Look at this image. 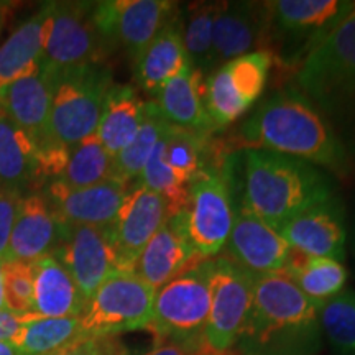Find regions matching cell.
<instances>
[{
  "label": "cell",
  "instance_id": "1",
  "mask_svg": "<svg viewBox=\"0 0 355 355\" xmlns=\"http://www.w3.org/2000/svg\"><path fill=\"white\" fill-rule=\"evenodd\" d=\"M245 148L270 150L345 175L350 159L344 141L298 89H283L259 105L241 128Z\"/></svg>",
  "mask_w": 355,
  "mask_h": 355
},
{
  "label": "cell",
  "instance_id": "2",
  "mask_svg": "<svg viewBox=\"0 0 355 355\" xmlns=\"http://www.w3.org/2000/svg\"><path fill=\"white\" fill-rule=\"evenodd\" d=\"M318 308L285 273L255 275L235 355H318Z\"/></svg>",
  "mask_w": 355,
  "mask_h": 355
},
{
  "label": "cell",
  "instance_id": "3",
  "mask_svg": "<svg viewBox=\"0 0 355 355\" xmlns=\"http://www.w3.org/2000/svg\"><path fill=\"white\" fill-rule=\"evenodd\" d=\"M243 157L242 206L275 230L336 196L329 178L308 162L260 148H245Z\"/></svg>",
  "mask_w": 355,
  "mask_h": 355
},
{
  "label": "cell",
  "instance_id": "4",
  "mask_svg": "<svg viewBox=\"0 0 355 355\" xmlns=\"http://www.w3.org/2000/svg\"><path fill=\"white\" fill-rule=\"evenodd\" d=\"M298 91L355 145V13L300 66Z\"/></svg>",
  "mask_w": 355,
  "mask_h": 355
},
{
  "label": "cell",
  "instance_id": "5",
  "mask_svg": "<svg viewBox=\"0 0 355 355\" xmlns=\"http://www.w3.org/2000/svg\"><path fill=\"white\" fill-rule=\"evenodd\" d=\"M214 259H196L155 293L148 327L155 339L184 345L191 355H201L202 337L211 306Z\"/></svg>",
  "mask_w": 355,
  "mask_h": 355
},
{
  "label": "cell",
  "instance_id": "6",
  "mask_svg": "<svg viewBox=\"0 0 355 355\" xmlns=\"http://www.w3.org/2000/svg\"><path fill=\"white\" fill-rule=\"evenodd\" d=\"M112 86V71L104 63L53 69L50 114L53 144L71 148L94 135L105 97Z\"/></svg>",
  "mask_w": 355,
  "mask_h": 355
},
{
  "label": "cell",
  "instance_id": "7",
  "mask_svg": "<svg viewBox=\"0 0 355 355\" xmlns=\"http://www.w3.org/2000/svg\"><path fill=\"white\" fill-rule=\"evenodd\" d=\"M355 13V2L277 0L270 2L266 51L288 68H298L334 30Z\"/></svg>",
  "mask_w": 355,
  "mask_h": 355
},
{
  "label": "cell",
  "instance_id": "8",
  "mask_svg": "<svg viewBox=\"0 0 355 355\" xmlns=\"http://www.w3.org/2000/svg\"><path fill=\"white\" fill-rule=\"evenodd\" d=\"M155 291L133 272H115L89 300L79 318L84 337H115L146 329L152 319Z\"/></svg>",
  "mask_w": 355,
  "mask_h": 355
},
{
  "label": "cell",
  "instance_id": "9",
  "mask_svg": "<svg viewBox=\"0 0 355 355\" xmlns=\"http://www.w3.org/2000/svg\"><path fill=\"white\" fill-rule=\"evenodd\" d=\"M273 56L254 51L219 66L204 81V109L212 130L232 125L263 94Z\"/></svg>",
  "mask_w": 355,
  "mask_h": 355
},
{
  "label": "cell",
  "instance_id": "10",
  "mask_svg": "<svg viewBox=\"0 0 355 355\" xmlns=\"http://www.w3.org/2000/svg\"><path fill=\"white\" fill-rule=\"evenodd\" d=\"M96 2H51L43 63L53 69L101 64L114 50L94 19Z\"/></svg>",
  "mask_w": 355,
  "mask_h": 355
},
{
  "label": "cell",
  "instance_id": "11",
  "mask_svg": "<svg viewBox=\"0 0 355 355\" xmlns=\"http://www.w3.org/2000/svg\"><path fill=\"white\" fill-rule=\"evenodd\" d=\"M254 277L229 257L214 259L209 316L201 355H235V344L250 306Z\"/></svg>",
  "mask_w": 355,
  "mask_h": 355
},
{
  "label": "cell",
  "instance_id": "12",
  "mask_svg": "<svg viewBox=\"0 0 355 355\" xmlns=\"http://www.w3.org/2000/svg\"><path fill=\"white\" fill-rule=\"evenodd\" d=\"M229 180L219 168L206 166L189 184L186 227L198 259H214L225 247L235 219Z\"/></svg>",
  "mask_w": 355,
  "mask_h": 355
},
{
  "label": "cell",
  "instance_id": "13",
  "mask_svg": "<svg viewBox=\"0 0 355 355\" xmlns=\"http://www.w3.org/2000/svg\"><path fill=\"white\" fill-rule=\"evenodd\" d=\"M51 254L68 270L86 306L110 275L122 272L109 227L60 224V235Z\"/></svg>",
  "mask_w": 355,
  "mask_h": 355
},
{
  "label": "cell",
  "instance_id": "14",
  "mask_svg": "<svg viewBox=\"0 0 355 355\" xmlns=\"http://www.w3.org/2000/svg\"><path fill=\"white\" fill-rule=\"evenodd\" d=\"M51 96L53 69L43 61L33 73L0 89V109L37 146V165L40 159L69 150L51 140Z\"/></svg>",
  "mask_w": 355,
  "mask_h": 355
},
{
  "label": "cell",
  "instance_id": "15",
  "mask_svg": "<svg viewBox=\"0 0 355 355\" xmlns=\"http://www.w3.org/2000/svg\"><path fill=\"white\" fill-rule=\"evenodd\" d=\"M175 12L168 0H107L96 2L94 19L110 46H122L135 63Z\"/></svg>",
  "mask_w": 355,
  "mask_h": 355
},
{
  "label": "cell",
  "instance_id": "16",
  "mask_svg": "<svg viewBox=\"0 0 355 355\" xmlns=\"http://www.w3.org/2000/svg\"><path fill=\"white\" fill-rule=\"evenodd\" d=\"M168 216V204L159 194L140 183L128 189L121 209L109 225L121 270L132 272L141 250L152 241Z\"/></svg>",
  "mask_w": 355,
  "mask_h": 355
},
{
  "label": "cell",
  "instance_id": "17",
  "mask_svg": "<svg viewBox=\"0 0 355 355\" xmlns=\"http://www.w3.org/2000/svg\"><path fill=\"white\" fill-rule=\"evenodd\" d=\"M270 2H220L212 26L214 71L235 58L266 51Z\"/></svg>",
  "mask_w": 355,
  "mask_h": 355
},
{
  "label": "cell",
  "instance_id": "18",
  "mask_svg": "<svg viewBox=\"0 0 355 355\" xmlns=\"http://www.w3.org/2000/svg\"><path fill=\"white\" fill-rule=\"evenodd\" d=\"M127 193L128 183L115 178L87 188H68L53 180L44 199L60 224L109 227Z\"/></svg>",
  "mask_w": 355,
  "mask_h": 355
},
{
  "label": "cell",
  "instance_id": "19",
  "mask_svg": "<svg viewBox=\"0 0 355 355\" xmlns=\"http://www.w3.org/2000/svg\"><path fill=\"white\" fill-rule=\"evenodd\" d=\"M293 250L309 257H324L343 263L345 259V212L332 196L314 204L278 230Z\"/></svg>",
  "mask_w": 355,
  "mask_h": 355
},
{
  "label": "cell",
  "instance_id": "20",
  "mask_svg": "<svg viewBox=\"0 0 355 355\" xmlns=\"http://www.w3.org/2000/svg\"><path fill=\"white\" fill-rule=\"evenodd\" d=\"M229 259L254 275L282 273L291 248L282 234L241 206L225 243Z\"/></svg>",
  "mask_w": 355,
  "mask_h": 355
},
{
  "label": "cell",
  "instance_id": "21",
  "mask_svg": "<svg viewBox=\"0 0 355 355\" xmlns=\"http://www.w3.org/2000/svg\"><path fill=\"white\" fill-rule=\"evenodd\" d=\"M198 259L191 245L184 211L168 216L152 241L146 243L132 272L148 283L155 291L166 285Z\"/></svg>",
  "mask_w": 355,
  "mask_h": 355
},
{
  "label": "cell",
  "instance_id": "22",
  "mask_svg": "<svg viewBox=\"0 0 355 355\" xmlns=\"http://www.w3.org/2000/svg\"><path fill=\"white\" fill-rule=\"evenodd\" d=\"M188 63L191 61L183 44V17L176 8L133 63L137 83L145 92L155 96L163 84L175 78Z\"/></svg>",
  "mask_w": 355,
  "mask_h": 355
},
{
  "label": "cell",
  "instance_id": "23",
  "mask_svg": "<svg viewBox=\"0 0 355 355\" xmlns=\"http://www.w3.org/2000/svg\"><path fill=\"white\" fill-rule=\"evenodd\" d=\"M58 235L60 222L46 199L40 194L21 198L8 243V260L33 263L42 257L50 255L58 242Z\"/></svg>",
  "mask_w": 355,
  "mask_h": 355
},
{
  "label": "cell",
  "instance_id": "24",
  "mask_svg": "<svg viewBox=\"0 0 355 355\" xmlns=\"http://www.w3.org/2000/svg\"><path fill=\"white\" fill-rule=\"evenodd\" d=\"M204 76L188 63L155 94V104L171 125L211 135L212 125L204 109Z\"/></svg>",
  "mask_w": 355,
  "mask_h": 355
},
{
  "label": "cell",
  "instance_id": "25",
  "mask_svg": "<svg viewBox=\"0 0 355 355\" xmlns=\"http://www.w3.org/2000/svg\"><path fill=\"white\" fill-rule=\"evenodd\" d=\"M32 318H81L86 309L81 291L53 254L33 261Z\"/></svg>",
  "mask_w": 355,
  "mask_h": 355
},
{
  "label": "cell",
  "instance_id": "26",
  "mask_svg": "<svg viewBox=\"0 0 355 355\" xmlns=\"http://www.w3.org/2000/svg\"><path fill=\"white\" fill-rule=\"evenodd\" d=\"M50 13L51 2H48L21 21L15 32L0 44V89L33 73L42 64Z\"/></svg>",
  "mask_w": 355,
  "mask_h": 355
},
{
  "label": "cell",
  "instance_id": "27",
  "mask_svg": "<svg viewBox=\"0 0 355 355\" xmlns=\"http://www.w3.org/2000/svg\"><path fill=\"white\" fill-rule=\"evenodd\" d=\"M145 105L146 102L140 99L133 87L122 84L110 87L96 135L112 158L117 157L140 130Z\"/></svg>",
  "mask_w": 355,
  "mask_h": 355
},
{
  "label": "cell",
  "instance_id": "28",
  "mask_svg": "<svg viewBox=\"0 0 355 355\" xmlns=\"http://www.w3.org/2000/svg\"><path fill=\"white\" fill-rule=\"evenodd\" d=\"M282 273H285L316 308L343 291L349 278L347 270L340 261L309 257L293 248Z\"/></svg>",
  "mask_w": 355,
  "mask_h": 355
},
{
  "label": "cell",
  "instance_id": "29",
  "mask_svg": "<svg viewBox=\"0 0 355 355\" xmlns=\"http://www.w3.org/2000/svg\"><path fill=\"white\" fill-rule=\"evenodd\" d=\"M37 178V146L0 109V184L19 193Z\"/></svg>",
  "mask_w": 355,
  "mask_h": 355
},
{
  "label": "cell",
  "instance_id": "30",
  "mask_svg": "<svg viewBox=\"0 0 355 355\" xmlns=\"http://www.w3.org/2000/svg\"><path fill=\"white\" fill-rule=\"evenodd\" d=\"M84 339L79 318H32L8 343L21 355H44Z\"/></svg>",
  "mask_w": 355,
  "mask_h": 355
},
{
  "label": "cell",
  "instance_id": "31",
  "mask_svg": "<svg viewBox=\"0 0 355 355\" xmlns=\"http://www.w3.org/2000/svg\"><path fill=\"white\" fill-rule=\"evenodd\" d=\"M171 123L163 117L162 110L153 101L146 102L145 117L140 130L133 137V140L122 150L117 157H114L112 178L128 183L130 180H139L145 163L162 137L165 135Z\"/></svg>",
  "mask_w": 355,
  "mask_h": 355
},
{
  "label": "cell",
  "instance_id": "32",
  "mask_svg": "<svg viewBox=\"0 0 355 355\" xmlns=\"http://www.w3.org/2000/svg\"><path fill=\"white\" fill-rule=\"evenodd\" d=\"M112 168L114 158L105 152L94 133L71 146L66 165L56 181L68 188H87L110 180Z\"/></svg>",
  "mask_w": 355,
  "mask_h": 355
},
{
  "label": "cell",
  "instance_id": "33",
  "mask_svg": "<svg viewBox=\"0 0 355 355\" xmlns=\"http://www.w3.org/2000/svg\"><path fill=\"white\" fill-rule=\"evenodd\" d=\"M220 2H194L183 19V44L191 64L202 76L214 73L212 64V26Z\"/></svg>",
  "mask_w": 355,
  "mask_h": 355
},
{
  "label": "cell",
  "instance_id": "34",
  "mask_svg": "<svg viewBox=\"0 0 355 355\" xmlns=\"http://www.w3.org/2000/svg\"><path fill=\"white\" fill-rule=\"evenodd\" d=\"M209 135L171 125L165 135V159L168 166L184 183L191 181L209 166Z\"/></svg>",
  "mask_w": 355,
  "mask_h": 355
},
{
  "label": "cell",
  "instance_id": "35",
  "mask_svg": "<svg viewBox=\"0 0 355 355\" xmlns=\"http://www.w3.org/2000/svg\"><path fill=\"white\" fill-rule=\"evenodd\" d=\"M322 336L339 355H355V291L344 288L318 308Z\"/></svg>",
  "mask_w": 355,
  "mask_h": 355
},
{
  "label": "cell",
  "instance_id": "36",
  "mask_svg": "<svg viewBox=\"0 0 355 355\" xmlns=\"http://www.w3.org/2000/svg\"><path fill=\"white\" fill-rule=\"evenodd\" d=\"M171 127V125H170ZM168 132V130H166ZM166 135V133H165ZM165 135L158 141L155 150L145 163L137 183L148 188L165 199L171 214L184 211L189 199V184L184 183L175 171L168 166L165 159Z\"/></svg>",
  "mask_w": 355,
  "mask_h": 355
},
{
  "label": "cell",
  "instance_id": "37",
  "mask_svg": "<svg viewBox=\"0 0 355 355\" xmlns=\"http://www.w3.org/2000/svg\"><path fill=\"white\" fill-rule=\"evenodd\" d=\"M3 296L7 311L17 316H32L33 265L28 261L7 260L2 263Z\"/></svg>",
  "mask_w": 355,
  "mask_h": 355
},
{
  "label": "cell",
  "instance_id": "38",
  "mask_svg": "<svg viewBox=\"0 0 355 355\" xmlns=\"http://www.w3.org/2000/svg\"><path fill=\"white\" fill-rule=\"evenodd\" d=\"M21 196L20 193L8 189H0V263L8 260V243L19 214Z\"/></svg>",
  "mask_w": 355,
  "mask_h": 355
},
{
  "label": "cell",
  "instance_id": "39",
  "mask_svg": "<svg viewBox=\"0 0 355 355\" xmlns=\"http://www.w3.org/2000/svg\"><path fill=\"white\" fill-rule=\"evenodd\" d=\"M122 349L115 337H84L78 343L44 355H115Z\"/></svg>",
  "mask_w": 355,
  "mask_h": 355
},
{
  "label": "cell",
  "instance_id": "40",
  "mask_svg": "<svg viewBox=\"0 0 355 355\" xmlns=\"http://www.w3.org/2000/svg\"><path fill=\"white\" fill-rule=\"evenodd\" d=\"M28 316H17L12 313H0V340H10Z\"/></svg>",
  "mask_w": 355,
  "mask_h": 355
},
{
  "label": "cell",
  "instance_id": "41",
  "mask_svg": "<svg viewBox=\"0 0 355 355\" xmlns=\"http://www.w3.org/2000/svg\"><path fill=\"white\" fill-rule=\"evenodd\" d=\"M145 355H191L184 345L175 343L170 339H155L153 347Z\"/></svg>",
  "mask_w": 355,
  "mask_h": 355
},
{
  "label": "cell",
  "instance_id": "42",
  "mask_svg": "<svg viewBox=\"0 0 355 355\" xmlns=\"http://www.w3.org/2000/svg\"><path fill=\"white\" fill-rule=\"evenodd\" d=\"M0 355H21L8 340H0Z\"/></svg>",
  "mask_w": 355,
  "mask_h": 355
},
{
  "label": "cell",
  "instance_id": "43",
  "mask_svg": "<svg viewBox=\"0 0 355 355\" xmlns=\"http://www.w3.org/2000/svg\"><path fill=\"white\" fill-rule=\"evenodd\" d=\"M0 313H8L6 304V296H3V272L2 263H0Z\"/></svg>",
  "mask_w": 355,
  "mask_h": 355
},
{
  "label": "cell",
  "instance_id": "44",
  "mask_svg": "<svg viewBox=\"0 0 355 355\" xmlns=\"http://www.w3.org/2000/svg\"><path fill=\"white\" fill-rule=\"evenodd\" d=\"M352 248H354V254H355V222H354V234H352Z\"/></svg>",
  "mask_w": 355,
  "mask_h": 355
},
{
  "label": "cell",
  "instance_id": "45",
  "mask_svg": "<svg viewBox=\"0 0 355 355\" xmlns=\"http://www.w3.org/2000/svg\"><path fill=\"white\" fill-rule=\"evenodd\" d=\"M2 24H3V12H2V7H0V30H2Z\"/></svg>",
  "mask_w": 355,
  "mask_h": 355
},
{
  "label": "cell",
  "instance_id": "46",
  "mask_svg": "<svg viewBox=\"0 0 355 355\" xmlns=\"http://www.w3.org/2000/svg\"><path fill=\"white\" fill-rule=\"evenodd\" d=\"M115 355H127V352H125V350H123V347L121 349V350H119V352L117 354H115Z\"/></svg>",
  "mask_w": 355,
  "mask_h": 355
}]
</instances>
